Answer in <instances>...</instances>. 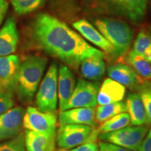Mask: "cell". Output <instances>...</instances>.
Instances as JSON below:
<instances>
[{
	"mask_svg": "<svg viewBox=\"0 0 151 151\" xmlns=\"http://www.w3.org/2000/svg\"><path fill=\"white\" fill-rule=\"evenodd\" d=\"M29 33L35 46L73 69H77L86 58L102 52L63 22L47 14L37 15Z\"/></svg>",
	"mask_w": 151,
	"mask_h": 151,
	"instance_id": "obj_1",
	"label": "cell"
},
{
	"mask_svg": "<svg viewBox=\"0 0 151 151\" xmlns=\"http://www.w3.org/2000/svg\"><path fill=\"white\" fill-rule=\"evenodd\" d=\"M48 60L39 55H28L20 62L15 91L21 102L33 99L40 83Z\"/></svg>",
	"mask_w": 151,
	"mask_h": 151,
	"instance_id": "obj_2",
	"label": "cell"
},
{
	"mask_svg": "<svg viewBox=\"0 0 151 151\" xmlns=\"http://www.w3.org/2000/svg\"><path fill=\"white\" fill-rule=\"evenodd\" d=\"M106 39L114 49V59L124 55L129 50L133 38V30L125 22L111 18H99L94 21Z\"/></svg>",
	"mask_w": 151,
	"mask_h": 151,
	"instance_id": "obj_3",
	"label": "cell"
},
{
	"mask_svg": "<svg viewBox=\"0 0 151 151\" xmlns=\"http://www.w3.org/2000/svg\"><path fill=\"white\" fill-rule=\"evenodd\" d=\"M94 127L84 124L60 125L56 132V143L64 150H70L87 142H95L99 134Z\"/></svg>",
	"mask_w": 151,
	"mask_h": 151,
	"instance_id": "obj_4",
	"label": "cell"
},
{
	"mask_svg": "<svg viewBox=\"0 0 151 151\" xmlns=\"http://www.w3.org/2000/svg\"><path fill=\"white\" fill-rule=\"evenodd\" d=\"M58 67L55 63H52L48 68L36 96V104L40 111H56L58 101Z\"/></svg>",
	"mask_w": 151,
	"mask_h": 151,
	"instance_id": "obj_5",
	"label": "cell"
},
{
	"mask_svg": "<svg viewBox=\"0 0 151 151\" xmlns=\"http://www.w3.org/2000/svg\"><path fill=\"white\" fill-rule=\"evenodd\" d=\"M148 132L147 125H128L116 131L101 134L99 139L129 150L139 151Z\"/></svg>",
	"mask_w": 151,
	"mask_h": 151,
	"instance_id": "obj_6",
	"label": "cell"
},
{
	"mask_svg": "<svg viewBox=\"0 0 151 151\" xmlns=\"http://www.w3.org/2000/svg\"><path fill=\"white\" fill-rule=\"evenodd\" d=\"M99 82H92L79 78L72 95L60 111L73 108L95 107L97 104Z\"/></svg>",
	"mask_w": 151,
	"mask_h": 151,
	"instance_id": "obj_7",
	"label": "cell"
},
{
	"mask_svg": "<svg viewBox=\"0 0 151 151\" xmlns=\"http://www.w3.org/2000/svg\"><path fill=\"white\" fill-rule=\"evenodd\" d=\"M22 126L26 129L44 134H56L57 116L55 112H42L35 107H28L24 112Z\"/></svg>",
	"mask_w": 151,
	"mask_h": 151,
	"instance_id": "obj_8",
	"label": "cell"
},
{
	"mask_svg": "<svg viewBox=\"0 0 151 151\" xmlns=\"http://www.w3.org/2000/svg\"><path fill=\"white\" fill-rule=\"evenodd\" d=\"M24 109L14 107L0 115V141L10 139L21 132Z\"/></svg>",
	"mask_w": 151,
	"mask_h": 151,
	"instance_id": "obj_9",
	"label": "cell"
},
{
	"mask_svg": "<svg viewBox=\"0 0 151 151\" xmlns=\"http://www.w3.org/2000/svg\"><path fill=\"white\" fill-rule=\"evenodd\" d=\"M95 107L89 108H73L60 111L58 116L59 125L64 124H84L94 127Z\"/></svg>",
	"mask_w": 151,
	"mask_h": 151,
	"instance_id": "obj_10",
	"label": "cell"
},
{
	"mask_svg": "<svg viewBox=\"0 0 151 151\" xmlns=\"http://www.w3.org/2000/svg\"><path fill=\"white\" fill-rule=\"evenodd\" d=\"M20 58L16 55L0 57V82L2 89L15 91Z\"/></svg>",
	"mask_w": 151,
	"mask_h": 151,
	"instance_id": "obj_11",
	"label": "cell"
},
{
	"mask_svg": "<svg viewBox=\"0 0 151 151\" xmlns=\"http://www.w3.org/2000/svg\"><path fill=\"white\" fill-rule=\"evenodd\" d=\"M73 27L86 39L94 43L114 59V49L113 46L89 22L85 19H81L73 24Z\"/></svg>",
	"mask_w": 151,
	"mask_h": 151,
	"instance_id": "obj_12",
	"label": "cell"
},
{
	"mask_svg": "<svg viewBox=\"0 0 151 151\" xmlns=\"http://www.w3.org/2000/svg\"><path fill=\"white\" fill-rule=\"evenodd\" d=\"M19 40L16 22L13 17L6 20L0 29V57L8 56L16 51Z\"/></svg>",
	"mask_w": 151,
	"mask_h": 151,
	"instance_id": "obj_13",
	"label": "cell"
},
{
	"mask_svg": "<svg viewBox=\"0 0 151 151\" xmlns=\"http://www.w3.org/2000/svg\"><path fill=\"white\" fill-rule=\"evenodd\" d=\"M76 78L70 69L65 65H61L58 71V93L60 111L65 106L74 91Z\"/></svg>",
	"mask_w": 151,
	"mask_h": 151,
	"instance_id": "obj_14",
	"label": "cell"
},
{
	"mask_svg": "<svg viewBox=\"0 0 151 151\" xmlns=\"http://www.w3.org/2000/svg\"><path fill=\"white\" fill-rule=\"evenodd\" d=\"M125 87L111 78L105 79L97 94V104L103 106L122 101L125 95Z\"/></svg>",
	"mask_w": 151,
	"mask_h": 151,
	"instance_id": "obj_15",
	"label": "cell"
},
{
	"mask_svg": "<svg viewBox=\"0 0 151 151\" xmlns=\"http://www.w3.org/2000/svg\"><path fill=\"white\" fill-rule=\"evenodd\" d=\"M107 72L112 80L129 88H136L142 82L132 68L122 63L110 65Z\"/></svg>",
	"mask_w": 151,
	"mask_h": 151,
	"instance_id": "obj_16",
	"label": "cell"
},
{
	"mask_svg": "<svg viewBox=\"0 0 151 151\" xmlns=\"http://www.w3.org/2000/svg\"><path fill=\"white\" fill-rule=\"evenodd\" d=\"M24 142L27 151H55L56 134H44L26 129Z\"/></svg>",
	"mask_w": 151,
	"mask_h": 151,
	"instance_id": "obj_17",
	"label": "cell"
},
{
	"mask_svg": "<svg viewBox=\"0 0 151 151\" xmlns=\"http://www.w3.org/2000/svg\"><path fill=\"white\" fill-rule=\"evenodd\" d=\"M104 53L94 55L86 58L81 63V73L83 78L96 82L102 78L106 71Z\"/></svg>",
	"mask_w": 151,
	"mask_h": 151,
	"instance_id": "obj_18",
	"label": "cell"
},
{
	"mask_svg": "<svg viewBox=\"0 0 151 151\" xmlns=\"http://www.w3.org/2000/svg\"><path fill=\"white\" fill-rule=\"evenodd\" d=\"M125 103L127 112L130 117V124L135 126L146 125V111L138 92H132L128 94Z\"/></svg>",
	"mask_w": 151,
	"mask_h": 151,
	"instance_id": "obj_19",
	"label": "cell"
},
{
	"mask_svg": "<svg viewBox=\"0 0 151 151\" xmlns=\"http://www.w3.org/2000/svg\"><path fill=\"white\" fill-rule=\"evenodd\" d=\"M148 0H121L118 9L134 22H139L144 18Z\"/></svg>",
	"mask_w": 151,
	"mask_h": 151,
	"instance_id": "obj_20",
	"label": "cell"
},
{
	"mask_svg": "<svg viewBox=\"0 0 151 151\" xmlns=\"http://www.w3.org/2000/svg\"><path fill=\"white\" fill-rule=\"evenodd\" d=\"M123 112H127V106L123 101L98 106L95 109V122L96 123L101 124L112 117Z\"/></svg>",
	"mask_w": 151,
	"mask_h": 151,
	"instance_id": "obj_21",
	"label": "cell"
},
{
	"mask_svg": "<svg viewBox=\"0 0 151 151\" xmlns=\"http://www.w3.org/2000/svg\"><path fill=\"white\" fill-rule=\"evenodd\" d=\"M126 60L138 76L144 79H151V64L143 56L131 51L128 53Z\"/></svg>",
	"mask_w": 151,
	"mask_h": 151,
	"instance_id": "obj_22",
	"label": "cell"
},
{
	"mask_svg": "<svg viewBox=\"0 0 151 151\" xmlns=\"http://www.w3.org/2000/svg\"><path fill=\"white\" fill-rule=\"evenodd\" d=\"M130 124V117L127 112H123L104 122L97 128L99 134H105L120 129Z\"/></svg>",
	"mask_w": 151,
	"mask_h": 151,
	"instance_id": "obj_23",
	"label": "cell"
},
{
	"mask_svg": "<svg viewBox=\"0 0 151 151\" xmlns=\"http://www.w3.org/2000/svg\"><path fill=\"white\" fill-rule=\"evenodd\" d=\"M133 52L143 56L151 64V35L145 31L139 33L133 47Z\"/></svg>",
	"mask_w": 151,
	"mask_h": 151,
	"instance_id": "obj_24",
	"label": "cell"
},
{
	"mask_svg": "<svg viewBox=\"0 0 151 151\" xmlns=\"http://www.w3.org/2000/svg\"><path fill=\"white\" fill-rule=\"evenodd\" d=\"M136 89L140 96L146 114V125L151 126V82L143 81Z\"/></svg>",
	"mask_w": 151,
	"mask_h": 151,
	"instance_id": "obj_25",
	"label": "cell"
},
{
	"mask_svg": "<svg viewBox=\"0 0 151 151\" xmlns=\"http://www.w3.org/2000/svg\"><path fill=\"white\" fill-rule=\"evenodd\" d=\"M14 11L18 15L29 14L37 10L46 0H10Z\"/></svg>",
	"mask_w": 151,
	"mask_h": 151,
	"instance_id": "obj_26",
	"label": "cell"
},
{
	"mask_svg": "<svg viewBox=\"0 0 151 151\" xmlns=\"http://www.w3.org/2000/svg\"><path fill=\"white\" fill-rule=\"evenodd\" d=\"M0 151H27L24 142V135L20 132L10 140L0 143Z\"/></svg>",
	"mask_w": 151,
	"mask_h": 151,
	"instance_id": "obj_27",
	"label": "cell"
},
{
	"mask_svg": "<svg viewBox=\"0 0 151 151\" xmlns=\"http://www.w3.org/2000/svg\"><path fill=\"white\" fill-rule=\"evenodd\" d=\"M14 92L8 90H0V115L14 108L15 104Z\"/></svg>",
	"mask_w": 151,
	"mask_h": 151,
	"instance_id": "obj_28",
	"label": "cell"
},
{
	"mask_svg": "<svg viewBox=\"0 0 151 151\" xmlns=\"http://www.w3.org/2000/svg\"><path fill=\"white\" fill-rule=\"evenodd\" d=\"M98 145L99 151H134L104 141H100Z\"/></svg>",
	"mask_w": 151,
	"mask_h": 151,
	"instance_id": "obj_29",
	"label": "cell"
},
{
	"mask_svg": "<svg viewBox=\"0 0 151 151\" xmlns=\"http://www.w3.org/2000/svg\"><path fill=\"white\" fill-rule=\"evenodd\" d=\"M63 151H99V145L96 142H87L70 150Z\"/></svg>",
	"mask_w": 151,
	"mask_h": 151,
	"instance_id": "obj_30",
	"label": "cell"
},
{
	"mask_svg": "<svg viewBox=\"0 0 151 151\" xmlns=\"http://www.w3.org/2000/svg\"><path fill=\"white\" fill-rule=\"evenodd\" d=\"M139 151H151V128L148 129V133L143 139Z\"/></svg>",
	"mask_w": 151,
	"mask_h": 151,
	"instance_id": "obj_31",
	"label": "cell"
},
{
	"mask_svg": "<svg viewBox=\"0 0 151 151\" xmlns=\"http://www.w3.org/2000/svg\"><path fill=\"white\" fill-rule=\"evenodd\" d=\"M9 9V2L7 0H0V25L3 22Z\"/></svg>",
	"mask_w": 151,
	"mask_h": 151,
	"instance_id": "obj_32",
	"label": "cell"
},
{
	"mask_svg": "<svg viewBox=\"0 0 151 151\" xmlns=\"http://www.w3.org/2000/svg\"><path fill=\"white\" fill-rule=\"evenodd\" d=\"M99 1L102 3L107 4H111V5H114L115 6L118 8L119 4H120L121 0H99Z\"/></svg>",
	"mask_w": 151,
	"mask_h": 151,
	"instance_id": "obj_33",
	"label": "cell"
},
{
	"mask_svg": "<svg viewBox=\"0 0 151 151\" xmlns=\"http://www.w3.org/2000/svg\"><path fill=\"white\" fill-rule=\"evenodd\" d=\"M2 89V86H1V82H0V90Z\"/></svg>",
	"mask_w": 151,
	"mask_h": 151,
	"instance_id": "obj_34",
	"label": "cell"
},
{
	"mask_svg": "<svg viewBox=\"0 0 151 151\" xmlns=\"http://www.w3.org/2000/svg\"><path fill=\"white\" fill-rule=\"evenodd\" d=\"M150 6H151V0H150Z\"/></svg>",
	"mask_w": 151,
	"mask_h": 151,
	"instance_id": "obj_35",
	"label": "cell"
},
{
	"mask_svg": "<svg viewBox=\"0 0 151 151\" xmlns=\"http://www.w3.org/2000/svg\"><path fill=\"white\" fill-rule=\"evenodd\" d=\"M150 29H151V27H150Z\"/></svg>",
	"mask_w": 151,
	"mask_h": 151,
	"instance_id": "obj_36",
	"label": "cell"
}]
</instances>
